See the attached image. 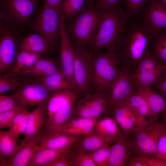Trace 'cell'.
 <instances>
[{
  "instance_id": "6da1fadb",
  "label": "cell",
  "mask_w": 166,
  "mask_h": 166,
  "mask_svg": "<svg viewBox=\"0 0 166 166\" xmlns=\"http://www.w3.org/2000/svg\"><path fill=\"white\" fill-rule=\"evenodd\" d=\"M154 33L141 13L128 16L115 50L121 59V64L127 66L133 72L149 51V43Z\"/></svg>"
},
{
  "instance_id": "7a4b0ae2",
  "label": "cell",
  "mask_w": 166,
  "mask_h": 166,
  "mask_svg": "<svg viewBox=\"0 0 166 166\" xmlns=\"http://www.w3.org/2000/svg\"><path fill=\"white\" fill-rule=\"evenodd\" d=\"M104 7V11L97 33L89 45L91 53L104 49L115 51L128 17L123 4L116 6Z\"/></svg>"
},
{
  "instance_id": "3957f363",
  "label": "cell",
  "mask_w": 166,
  "mask_h": 166,
  "mask_svg": "<svg viewBox=\"0 0 166 166\" xmlns=\"http://www.w3.org/2000/svg\"><path fill=\"white\" fill-rule=\"evenodd\" d=\"M85 6L83 10L72 19L66 31L73 44L86 48L93 41L103 16L105 7L96 2Z\"/></svg>"
},
{
  "instance_id": "277c9868",
  "label": "cell",
  "mask_w": 166,
  "mask_h": 166,
  "mask_svg": "<svg viewBox=\"0 0 166 166\" xmlns=\"http://www.w3.org/2000/svg\"><path fill=\"white\" fill-rule=\"evenodd\" d=\"M93 57L92 89L94 93H108L121 65V59L114 50L91 53Z\"/></svg>"
},
{
  "instance_id": "5b68a950",
  "label": "cell",
  "mask_w": 166,
  "mask_h": 166,
  "mask_svg": "<svg viewBox=\"0 0 166 166\" xmlns=\"http://www.w3.org/2000/svg\"><path fill=\"white\" fill-rule=\"evenodd\" d=\"M166 130V124L162 122L148 120L137 124L130 134L131 153L153 156L158 140Z\"/></svg>"
},
{
  "instance_id": "8992f818",
  "label": "cell",
  "mask_w": 166,
  "mask_h": 166,
  "mask_svg": "<svg viewBox=\"0 0 166 166\" xmlns=\"http://www.w3.org/2000/svg\"><path fill=\"white\" fill-rule=\"evenodd\" d=\"M73 45L74 77L79 91V99L93 93L92 55L86 48L78 47L73 43Z\"/></svg>"
},
{
  "instance_id": "52a82bcc",
  "label": "cell",
  "mask_w": 166,
  "mask_h": 166,
  "mask_svg": "<svg viewBox=\"0 0 166 166\" xmlns=\"http://www.w3.org/2000/svg\"><path fill=\"white\" fill-rule=\"evenodd\" d=\"M111 114L107 93L97 92L77 100L71 119H99Z\"/></svg>"
},
{
  "instance_id": "ba28073f",
  "label": "cell",
  "mask_w": 166,
  "mask_h": 166,
  "mask_svg": "<svg viewBox=\"0 0 166 166\" xmlns=\"http://www.w3.org/2000/svg\"><path fill=\"white\" fill-rule=\"evenodd\" d=\"M39 0H0V18L7 25L21 27L28 22Z\"/></svg>"
},
{
  "instance_id": "9c48e42d",
  "label": "cell",
  "mask_w": 166,
  "mask_h": 166,
  "mask_svg": "<svg viewBox=\"0 0 166 166\" xmlns=\"http://www.w3.org/2000/svg\"><path fill=\"white\" fill-rule=\"evenodd\" d=\"M60 7L43 6L33 26L36 33L45 38L52 47L56 45L60 38V21L58 11Z\"/></svg>"
},
{
  "instance_id": "30bf717a",
  "label": "cell",
  "mask_w": 166,
  "mask_h": 166,
  "mask_svg": "<svg viewBox=\"0 0 166 166\" xmlns=\"http://www.w3.org/2000/svg\"><path fill=\"white\" fill-rule=\"evenodd\" d=\"M59 13L60 21V55L59 66L61 72L70 81L74 91L79 97V91L74 77L73 45L66 31L65 22V19L61 9L59 10Z\"/></svg>"
},
{
  "instance_id": "8fae6325",
  "label": "cell",
  "mask_w": 166,
  "mask_h": 166,
  "mask_svg": "<svg viewBox=\"0 0 166 166\" xmlns=\"http://www.w3.org/2000/svg\"><path fill=\"white\" fill-rule=\"evenodd\" d=\"M166 67L148 51L138 64L133 72L135 87L152 85L158 81Z\"/></svg>"
},
{
  "instance_id": "7c38bea8",
  "label": "cell",
  "mask_w": 166,
  "mask_h": 166,
  "mask_svg": "<svg viewBox=\"0 0 166 166\" xmlns=\"http://www.w3.org/2000/svg\"><path fill=\"white\" fill-rule=\"evenodd\" d=\"M53 93L47 90L35 80L31 81L22 80L20 86L10 95L25 106H38L47 105Z\"/></svg>"
},
{
  "instance_id": "4fadbf2b",
  "label": "cell",
  "mask_w": 166,
  "mask_h": 166,
  "mask_svg": "<svg viewBox=\"0 0 166 166\" xmlns=\"http://www.w3.org/2000/svg\"><path fill=\"white\" fill-rule=\"evenodd\" d=\"M133 75L131 69L121 64L108 91L110 110L116 104L125 101L134 91L135 86Z\"/></svg>"
},
{
  "instance_id": "5bb4252c",
  "label": "cell",
  "mask_w": 166,
  "mask_h": 166,
  "mask_svg": "<svg viewBox=\"0 0 166 166\" xmlns=\"http://www.w3.org/2000/svg\"><path fill=\"white\" fill-rule=\"evenodd\" d=\"M44 134L43 130L36 136L24 138L17 150L9 156L8 166H29Z\"/></svg>"
},
{
  "instance_id": "9a60e30c",
  "label": "cell",
  "mask_w": 166,
  "mask_h": 166,
  "mask_svg": "<svg viewBox=\"0 0 166 166\" xmlns=\"http://www.w3.org/2000/svg\"><path fill=\"white\" fill-rule=\"evenodd\" d=\"M16 45L11 33L0 22V72L1 74L9 71L16 56Z\"/></svg>"
},
{
  "instance_id": "2e32d148",
  "label": "cell",
  "mask_w": 166,
  "mask_h": 166,
  "mask_svg": "<svg viewBox=\"0 0 166 166\" xmlns=\"http://www.w3.org/2000/svg\"><path fill=\"white\" fill-rule=\"evenodd\" d=\"M111 115L117 122L123 134H130L136 126L139 117L125 101L117 104L110 109Z\"/></svg>"
},
{
  "instance_id": "e0dca14e",
  "label": "cell",
  "mask_w": 166,
  "mask_h": 166,
  "mask_svg": "<svg viewBox=\"0 0 166 166\" xmlns=\"http://www.w3.org/2000/svg\"><path fill=\"white\" fill-rule=\"evenodd\" d=\"M83 136L61 132L44 134L36 151L46 149H61L72 147Z\"/></svg>"
},
{
  "instance_id": "ac0fdd59",
  "label": "cell",
  "mask_w": 166,
  "mask_h": 166,
  "mask_svg": "<svg viewBox=\"0 0 166 166\" xmlns=\"http://www.w3.org/2000/svg\"><path fill=\"white\" fill-rule=\"evenodd\" d=\"M141 13L154 32L166 28V7L159 0H151Z\"/></svg>"
},
{
  "instance_id": "d6986e66",
  "label": "cell",
  "mask_w": 166,
  "mask_h": 166,
  "mask_svg": "<svg viewBox=\"0 0 166 166\" xmlns=\"http://www.w3.org/2000/svg\"><path fill=\"white\" fill-rule=\"evenodd\" d=\"M130 134L120 135L111 145L108 166H123L130 158Z\"/></svg>"
},
{
  "instance_id": "ffe728a7",
  "label": "cell",
  "mask_w": 166,
  "mask_h": 166,
  "mask_svg": "<svg viewBox=\"0 0 166 166\" xmlns=\"http://www.w3.org/2000/svg\"><path fill=\"white\" fill-rule=\"evenodd\" d=\"M74 146L61 149H46L36 151L29 166H48L61 158L72 156Z\"/></svg>"
},
{
  "instance_id": "44dd1931",
  "label": "cell",
  "mask_w": 166,
  "mask_h": 166,
  "mask_svg": "<svg viewBox=\"0 0 166 166\" xmlns=\"http://www.w3.org/2000/svg\"><path fill=\"white\" fill-rule=\"evenodd\" d=\"M76 101L63 106L57 111L51 118L46 119V123L44 128V134L61 131L71 118L74 106Z\"/></svg>"
},
{
  "instance_id": "7402d4cb",
  "label": "cell",
  "mask_w": 166,
  "mask_h": 166,
  "mask_svg": "<svg viewBox=\"0 0 166 166\" xmlns=\"http://www.w3.org/2000/svg\"><path fill=\"white\" fill-rule=\"evenodd\" d=\"M125 102L138 115L137 124L147 120L157 122L158 119L151 111L144 98L135 88Z\"/></svg>"
},
{
  "instance_id": "603a6c76",
  "label": "cell",
  "mask_w": 166,
  "mask_h": 166,
  "mask_svg": "<svg viewBox=\"0 0 166 166\" xmlns=\"http://www.w3.org/2000/svg\"><path fill=\"white\" fill-rule=\"evenodd\" d=\"M143 96L154 115L158 119V115L166 110V99L151 85L135 87Z\"/></svg>"
},
{
  "instance_id": "cb8c5ba5",
  "label": "cell",
  "mask_w": 166,
  "mask_h": 166,
  "mask_svg": "<svg viewBox=\"0 0 166 166\" xmlns=\"http://www.w3.org/2000/svg\"><path fill=\"white\" fill-rule=\"evenodd\" d=\"M35 78L37 81L50 92L53 93L62 90L74 91L70 82L61 71L52 74Z\"/></svg>"
},
{
  "instance_id": "d4e9b609",
  "label": "cell",
  "mask_w": 166,
  "mask_h": 166,
  "mask_svg": "<svg viewBox=\"0 0 166 166\" xmlns=\"http://www.w3.org/2000/svg\"><path fill=\"white\" fill-rule=\"evenodd\" d=\"M60 71L59 66L55 61L41 57L32 67L22 71L21 75L35 78L49 75Z\"/></svg>"
},
{
  "instance_id": "484cf974",
  "label": "cell",
  "mask_w": 166,
  "mask_h": 166,
  "mask_svg": "<svg viewBox=\"0 0 166 166\" xmlns=\"http://www.w3.org/2000/svg\"><path fill=\"white\" fill-rule=\"evenodd\" d=\"M78 98L77 94L73 91L62 90L53 92L50 97L47 105L48 118H51L62 107L76 101Z\"/></svg>"
},
{
  "instance_id": "4316f807",
  "label": "cell",
  "mask_w": 166,
  "mask_h": 166,
  "mask_svg": "<svg viewBox=\"0 0 166 166\" xmlns=\"http://www.w3.org/2000/svg\"><path fill=\"white\" fill-rule=\"evenodd\" d=\"M98 119H71L61 132L72 135L85 136L94 132Z\"/></svg>"
},
{
  "instance_id": "83f0119b",
  "label": "cell",
  "mask_w": 166,
  "mask_h": 166,
  "mask_svg": "<svg viewBox=\"0 0 166 166\" xmlns=\"http://www.w3.org/2000/svg\"><path fill=\"white\" fill-rule=\"evenodd\" d=\"M52 47L45 38L37 33L29 34L24 38L20 45V51L42 53L49 52Z\"/></svg>"
},
{
  "instance_id": "f1b7e54d",
  "label": "cell",
  "mask_w": 166,
  "mask_h": 166,
  "mask_svg": "<svg viewBox=\"0 0 166 166\" xmlns=\"http://www.w3.org/2000/svg\"><path fill=\"white\" fill-rule=\"evenodd\" d=\"M46 107V105L38 106L29 113L24 138L36 136L43 130L46 123L44 115Z\"/></svg>"
},
{
  "instance_id": "f546056e",
  "label": "cell",
  "mask_w": 166,
  "mask_h": 166,
  "mask_svg": "<svg viewBox=\"0 0 166 166\" xmlns=\"http://www.w3.org/2000/svg\"><path fill=\"white\" fill-rule=\"evenodd\" d=\"M117 138L105 137L93 132L82 137L75 144L74 147L90 153L105 146L110 144Z\"/></svg>"
},
{
  "instance_id": "4dcf8cb0",
  "label": "cell",
  "mask_w": 166,
  "mask_h": 166,
  "mask_svg": "<svg viewBox=\"0 0 166 166\" xmlns=\"http://www.w3.org/2000/svg\"><path fill=\"white\" fill-rule=\"evenodd\" d=\"M148 51L166 67V28L153 34L149 43Z\"/></svg>"
},
{
  "instance_id": "1f68e13d",
  "label": "cell",
  "mask_w": 166,
  "mask_h": 166,
  "mask_svg": "<svg viewBox=\"0 0 166 166\" xmlns=\"http://www.w3.org/2000/svg\"><path fill=\"white\" fill-rule=\"evenodd\" d=\"M109 115L103 116L97 120L94 132L106 137L117 138L122 132L116 121Z\"/></svg>"
},
{
  "instance_id": "d6a6232c",
  "label": "cell",
  "mask_w": 166,
  "mask_h": 166,
  "mask_svg": "<svg viewBox=\"0 0 166 166\" xmlns=\"http://www.w3.org/2000/svg\"><path fill=\"white\" fill-rule=\"evenodd\" d=\"M16 137L9 132L0 131V153L9 157L13 154L18 148Z\"/></svg>"
},
{
  "instance_id": "836d02e7",
  "label": "cell",
  "mask_w": 166,
  "mask_h": 166,
  "mask_svg": "<svg viewBox=\"0 0 166 166\" xmlns=\"http://www.w3.org/2000/svg\"><path fill=\"white\" fill-rule=\"evenodd\" d=\"M20 75L13 73L9 71L4 74L0 75V94H2L7 91L13 92L21 84L22 80L20 78Z\"/></svg>"
},
{
  "instance_id": "e575fe53",
  "label": "cell",
  "mask_w": 166,
  "mask_h": 166,
  "mask_svg": "<svg viewBox=\"0 0 166 166\" xmlns=\"http://www.w3.org/2000/svg\"><path fill=\"white\" fill-rule=\"evenodd\" d=\"M29 113L26 109H25L14 118L8 131L16 138L22 134H25Z\"/></svg>"
},
{
  "instance_id": "d590c367",
  "label": "cell",
  "mask_w": 166,
  "mask_h": 166,
  "mask_svg": "<svg viewBox=\"0 0 166 166\" xmlns=\"http://www.w3.org/2000/svg\"><path fill=\"white\" fill-rule=\"evenodd\" d=\"M86 0H63L62 10L65 19L71 20L83 10Z\"/></svg>"
},
{
  "instance_id": "8d00e7d4",
  "label": "cell",
  "mask_w": 166,
  "mask_h": 166,
  "mask_svg": "<svg viewBox=\"0 0 166 166\" xmlns=\"http://www.w3.org/2000/svg\"><path fill=\"white\" fill-rule=\"evenodd\" d=\"M129 158V166H166V163L156 160L153 156L140 154Z\"/></svg>"
},
{
  "instance_id": "74e56055",
  "label": "cell",
  "mask_w": 166,
  "mask_h": 166,
  "mask_svg": "<svg viewBox=\"0 0 166 166\" xmlns=\"http://www.w3.org/2000/svg\"><path fill=\"white\" fill-rule=\"evenodd\" d=\"M71 166H97L89 153L74 147Z\"/></svg>"
},
{
  "instance_id": "f35d334b",
  "label": "cell",
  "mask_w": 166,
  "mask_h": 166,
  "mask_svg": "<svg viewBox=\"0 0 166 166\" xmlns=\"http://www.w3.org/2000/svg\"><path fill=\"white\" fill-rule=\"evenodd\" d=\"M111 147L107 145L89 153L97 166H108Z\"/></svg>"
},
{
  "instance_id": "ab89813d",
  "label": "cell",
  "mask_w": 166,
  "mask_h": 166,
  "mask_svg": "<svg viewBox=\"0 0 166 166\" xmlns=\"http://www.w3.org/2000/svg\"><path fill=\"white\" fill-rule=\"evenodd\" d=\"M151 0H124L123 5L128 16L142 12Z\"/></svg>"
},
{
  "instance_id": "60d3db41",
  "label": "cell",
  "mask_w": 166,
  "mask_h": 166,
  "mask_svg": "<svg viewBox=\"0 0 166 166\" xmlns=\"http://www.w3.org/2000/svg\"><path fill=\"white\" fill-rule=\"evenodd\" d=\"M26 106L22 105L13 96L10 95L0 96V112H3L18 108L23 109Z\"/></svg>"
},
{
  "instance_id": "b9f144b4",
  "label": "cell",
  "mask_w": 166,
  "mask_h": 166,
  "mask_svg": "<svg viewBox=\"0 0 166 166\" xmlns=\"http://www.w3.org/2000/svg\"><path fill=\"white\" fill-rule=\"evenodd\" d=\"M23 109H14L9 111L0 112V129L10 128L15 117Z\"/></svg>"
},
{
  "instance_id": "7bdbcfd3",
  "label": "cell",
  "mask_w": 166,
  "mask_h": 166,
  "mask_svg": "<svg viewBox=\"0 0 166 166\" xmlns=\"http://www.w3.org/2000/svg\"><path fill=\"white\" fill-rule=\"evenodd\" d=\"M30 53L26 51H20L17 54L14 61L9 71L21 75V73Z\"/></svg>"
},
{
  "instance_id": "ee69618b",
  "label": "cell",
  "mask_w": 166,
  "mask_h": 166,
  "mask_svg": "<svg viewBox=\"0 0 166 166\" xmlns=\"http://www.w3.org/2000/svg\"><path fill=\"white\" fill-rule=\"evenodd\" d=\"M153 156L159 161L166 163V130L158 140Z\"/></svg>"
},
{
  "instance_id": "f6af8a7d",
  "label": "cell",
  "mask_w": 166,
  "mask_h": 166,
  "mask_svg": "<svg viewBox=\"0 0 166 166\" xmlns=\"http://www.w3.org/2000/svg\"><path fill=\"white\" fill-rule=\"evenodd\" d=\"M152 85L158 90L166 99V69L159 81Z\"/></svg>"
},
{
  "instance_id": "bcb514c9",
  "label": "cell",
  "mask_w": 166,
  "mask_h": 166,
  "mask_svg": "<svg viewBox=\"0 0 166 166\" xmlns=\"http://www.w3.org/2000/svg\"><path fill=\"white\" fill-rule=\"evenodd\" d=\"M42 54L38 52H30L22 71L29 69L34 65L41 57Z\"/></svg>"
},
{
  "instance_id": "7dc6e473",
  "label": "cell",
  "mask_w": 166,
  "mask_h": 166,
  "mask_svg": "<svg viewBox=\"0 0 166 166\" xmlns=\"http://www.w3.org/2000/svg\"><path fill=\"white\" fill-rule=\"evenodd\" d=\"M72 156H68L61 158L50 164L48 166H71Z\"/></svg>"
},
{
  "instance_id": "c3c4849f",
  "label": "cell",
  "mask_w": 166,
  "mask_h": 166,
  "mask_svg": "<svg viewBox=\"0 0 166 166\" xmlns=\"http://www.w3.org/2000/svg\"><path fill=\"white\" fill-rule=\"evenodd\" d=\"M124 0H96L99 5L111 7L116 6L123 4Z\"/></svg>"
},
{
  "instance_id": "681fc988",
  "label": "cell",
  "mask_w": 166,
  "mask_h": 166,
  "mask_svg": "<svg viewBox=\"0 0 166 166\" xmlns=\"http://www.w3.org/2000/svg\"><path fill=\"white\" fill-rule=\"evenodd\" d=\"M63 0H45V7H53L58 8L61 6Z\"/></svg>"
},
{
  "instance_id": "f907efd6",
  "label": "cell",
  "mask_w": 166,
  "mask_h": 166,
  "mask_svg": "<svg viewBox=\"0 0 166 166\" xmlns=\"http://www.w3.org/2000/svg\"><path fill=\"white\" fill-rule=\"evenodd\" d=\"M6 156L0 153V166H8V160H7Z\"/></svg>"
},
{
  "instance_id": "816d5d0a",
  "label": "cell",
  "mask_w": 166,
  "mask_h": 166,
  "mask_svg": "<svg viewBox=\"0 0 166 166\" xmlns=\"http://www.w3.org/2000/svg\"><path fill=\"white\" fill-rule=\"evenodd\" d=\"M162 115V122L166 124V110L161 113Z\"/></svg>"
},
{
  "instance_id": "f5cc1de1",
  "label": "cell",
  "mask_w": 166,
  "mask_h": 166,
  "mask_svg": "<svg viewBox=\"0 0 166 166\" xmlns=\"http://www.w3.org/2000/svg\"><path fill=\"white\" fill-rule=\"evenodd\" d=\"M94 0H86V3L87 4L89 5L92 3Z\"/></svg>"
},
{
  "instance_id": "db71d44e",
  "label": "cell",
  "mask_w": 166,
  "mask_h": 166,
  "mask_svg": "<svg viewBox=\"0 0 166 166\" xmlns=\"http://www.w3.org/2000/svg\"><path fill=\"white\" fill-rule=\"evenodd\" d=\"M166 7V0H159Z\"/></svg>"
}]
</instances>
